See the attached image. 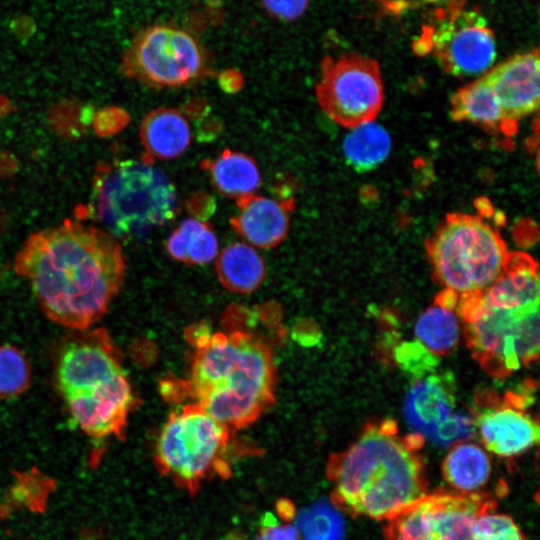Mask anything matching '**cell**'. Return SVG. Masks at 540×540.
Returning <instances> with one entry per match:
<instances>
[{
  "mask_svg": "<svg viewBox=\"0 0 540 540\" xmlns=\"http://www.w3.org/2000/svg\"><path fill=\"white\" fill-rule=\"evenodd\" d=\"M14 269L51 321L85 331L103 317L119 292L125 259L109 232L66 219L28 236Z\"/></svg>",
  "mask_w": 540,
  "mask_h": 540,
  "instance_id": "6da1fadb",
  "label": "cell"
},
{
  "mask_svg": "<svg viewBox=\"0 0 540 540\" xmlns=\"http://www.w3.org/2000/svg\"><path fill=\"white\" fill-rule=\"evenodd\" d=\"M424 437L400 434L397 423H368L345 450L331 455V503L351 516L389 520L427 493Z\"/></svg>",
  "mask_w": 540,
  "mask_h": 540,
  "instance_id": "7a4b0ae2",
  "label": "cell"
},
{
  "mask_svg": "<svg viewBox=\"0 0 540 540\" xmlns=\"http://www.w3.org/2000/svg\"><path fill=\"white\" fill-rule=\"evenodd\" d=\"M196 351L186 380L174 388L229 429L244 428L274 402L275 363L268 341L256 332L232 329L190 332Z\"/></svg>",
  "mask_w": 540,
  "mask_h": 540,
  "instance_id": "3957f363",
  "label": "cell"
},
{
  "mask_svg": "<svg viewBox=\"0 0 540 540\" xmlns=\"http://www.w3.org/2000/svg\"><path fill=\"white\" fill-rule=\"evenodd\" d=\"M152 163L143 158L100 165L87 213L118 236H142L171 221L178 209L177 190Z\"/></svg>",
  "mask_w": 540,
  "mask_h": 540,
  "instance_id": "277c9868",
  "label": "cell"
},
{
  "mask_svg": "<svg viewBox=\"0 0 540 540\" xmlns=\"http://www.w3.org/2000/svg\"><path fill=\"white\" fill-rule=\"evenodd\" d=\"M436 280L458 300L477 296L502 274L511 252L484 217L448 214L426 242Z\"/></svg>",
  "mask_w": 540,
  "mask_h": 540,
  "instance_id": "5b68a950",
  "label": "cell"
},
{
  "mask_svg": "<svg viewBox=\"0 0 540 540\" xmlns=\"http://www.w3.org/2000/svg\"><path fill=\"white\" fill-rule=\"evenodd\" d=\"M232 430L195 403L172 412L158 433L154 460L160 473L195 494L215 477L231 475Z\"/></svg>",
  "mask_w": 540,
  "mask_h": 540,
  "instance_id": "8992f818",
  "label": "cell"
},
{
  "mask_svg": "<svg viewBox=\"0 0 540 540\" xmlns=\"http://www.w3.org/2000/svg\"><path fill=\"white\" fill-rule=\"evenodd\" d=\"M465 339L474 358L490 375L505 377L539 355V303L491 306L476 296L458 300Z\"/></svg>",
  "mask_w": 540,
  "mask_h": 540,
  "instance_id": "52a82bcc",
  "label": "cell"
},
{
  "mask_svg": "<svg viewBox=\"0 0 540 540\" xmlns=\"http://www.w3.org/2000/svg\"><path fill=\"white\" fill-rule=\"evenodd\" d=\"M121 70L153 89L187 87L214 74L199 41L182 28L164 24L149 26L132 39Z\"/></svg>",
  "mask_w": 540,
  "mask_h": 540,
  "instance_id": "ba28073f",
  "label": "cell"
},
{
  "mask_svg": "<svg viewBox=\"0 0 540 540\" xmlns=\"http://www.w3.org/2000/svg\"><path fill=\"white\" fill-rule=\"evenodd\" d=\"M315 87L324 113L344 128L374 121L384 101V85L378 63L360 54L325 57Z\"/></svg>",
  "mask_w": 540,
  "mask_h": 540,
  "instance_id": "9c48e42d",
  "label": "cell"
},
{
  "mask_svg": "<svg viewBox=\"0 0 540 540\" xmlns=\"http://www.w3.org/2000/svg\"><path fill=\"white\" fill-rule=\"evenodd\" d=\"M486 493H426L387 520L385 540H471L474 521L494 510Z\"/></svg>",
  "mask_w": 540,
  "mask_h": 540,
  "instance_id": "30bf717a",
  "label": "cell"
},
{
  "mask_svg": "<svg viewBox=\"0 0 540 540\" xmlns=\"http://www.w3.org/2000/svg\"><path fill=\"white\" fill-rule=\"evenodd\" d=\"M437 28H428L414 49L432 54L443 70L453 76H481L496 59L493 31L475 11L455 10Z\"/></svg>",
  "mask_w": 540,
  "mask_h": 540,
  "instance_id": "8fae6325",
  "label": "cell"
},
{
  "mask_svg": "<svg viewBox=\"0 0 540 540\" xmlns=\"http://www.w3.org/2000/svg\"><path fill=\"white\" fill-rule=\"evenodd\" d=\"M531 386L509 391L502 398L484 392L472 412L475 434L487 451L502 457L518 456L539 441V425L527 408L532 403Z\"/></svg>",
  "mask_w": 540,
  "mask_h": 540,
  "instance_id": "7c38bea8",
  "label": "cell"
},
{
  "mask_svg": "<svg viewBox=\"0 0 540 540\" xmlns=\"http://www.w3.org/2000/svg\"><path fill=\"white\" fill-rule=\"evenodd\" d=\"M125 372L108 333L95 329L71 339L61 350L57 382L63 398L88 391Z\"/></svg>",
  "mask_w": 540,
  "mask_h": 540,
  "instance_id": "4fadbf2b",
  "label": "cell"
},
{
  "mask_svg": "<svg viewBox=\"0 0 540 540\" xmlns=\"http://www.w3.org/2000/svg\"><path fill=\"white\" fill-rule=\"evenodd\" d=\"M73 423L94 440L123 439L136 397L126 371L88 391L65 398Z\"/></svg>",
  "mask_w": 540,
  "mask_h": 540,
  "instance_id": "5bb4252c",
  "label": "cell"
},
{
  "mask_svg": "<svg viewBox=\"0 0 540 540\" xmlns=\"http://www.w3.org/2000/svg\"><path fill=\"white\" fill-rule=\"evenodd\" d=\"M539 52L514 55L481 77L506 120L515 128L539 106Z\"/></svg>",
  "mask_w": 540,
  "mask_h": 540,
  "instance_id": "9a60e30c",
  "label": "cell"
},
{
  "mask_svg": "<svg viewBox=\"0 0 540 540\" xmlns=\"http://www.w3.org/2000/svg\"><path fill=\"white\" fill-rule=\"evenodd\" d=\"M237 213L230 218L233 230L251 246L273 248L287 237L294 200H275L249 194L236 199Z\"/></svg>",
  "mask_w": 540,
  "mask_h": 540,
  "instance_id": "2e32d148",
  "label": "cell"
},
{
  "mask_svg": "<svg viewBox=\"0 0 540 540\" xmlns=\"http://www.w3.org/2000/svg\"><path fill=\"white\" fill-rule=\"evenodd\" d=\"M455 412L451 385L442 376L431 375L413 383L404 401V416L415 433L431 435Z\"/></svg>",
  "mask_w": 540,
  "mask_h": 540,
  "instance_id": "e0dca14e",
  "label": "cell"
},
{
  "mask_svg": "<svg viewBox=\"0 0 540 540\" xmlns=\"http://www.w3.org/2000/svg\"><path fill=\"white\" fill-rule=\"evenodd\" d=\"M140 140L145 159L169 160L181 156L191 143V129L184 114L175 108L151 110L142 120Z\"/></svg>",
  "mask_w": 540,
  "mask_h": 540,
  "instance_id": "ac0fdd59",
  "label": "cell"
},
{
  "mask_svg": "<svg viewBox=\"0 0 540 540\" xmlns=\"http://www.w3.org/2000/svg\"><path fill=\"white\" fill-rule=\"evenodd\" d=\"M451 115L455 121L475 124L488 132L506 137L517 131L504 117L481 76L454 93Z\"/></svg>",
  "mask_w": 540,
  "mask_h": 540,
  "instance_id": "d6986e66",
  "label": "cell"
},
{
  "mask_svg": "<svg viewBox=\"0 0 540 540\" xmlns=\"http://www.w3.org/2000/svg\"><path fill=\"white\" fill-rule=\"evenodd\" d=\"M442 475L453 491L462 494L483 493L489 482L492 464L481 446L460 441L448 451L442 462Z\"/></svg>",
  "mask_w": 540,
  "mask_h": 540,
  "instance_id": "ffe728a7",
  "label": "cell"
},
{
  "mask_svg": "<svg viewBox=\"0 0 540 540\" xmlns=\"http://www.w3.org/2000/svg\"><path fill=\"white\" fill-rule=\"evenodd\" d=\"M215 189L222 195L238 199L254 194L261 185V175L256 161L247 154L224 150L213 160L201 163Z\"/></svg>",
  "mask_w": 540,
  "mask_h": 540,
  "instance_id": "44dd1931",
  "label": "cell"
},
{
  "mask_svg": "<svg viewBox=\"0 0 540 540\" xmlns=\"http://www.w3.org/2000/svg\"><path fill=\"white\" fill-rule=\"evenodd\" d=\"M216 271L220 282L227 289L249 293L260 286L266 268L263 258L251 245L232 243L218 256Z\"/></svg>",
  "mask_w": 540,
  "mask_h": 540,
  "instance_id": "7402d4cb",
  "label": "cell"
},
{
  "mask_svg": "<svg viewBox=\"0 0 540 540\" xmlns=\"http://www.w3.org/2000/svg\"><path fill=\"white\" fill-rule=\"evenodd\" d=\"M166 250L177 261L207 264L218 254V240L212 226L195 218L185 219L166 241Z\"/></svg>",
  "mask_w": 540,
  "mask_h": 540,
  "instance_id": "603a6c76",
  "label": "cell"
},
{
  "mask_svg": "<svg viewBox=\"0 0 540 540\" xmlns=\"http://www.w3.org/2000/svg\"><path fill=\"white\" fill-rule=\"evenodd\" d=\"M415 335L430 353L443 355L452 351L459 340L456 310L435 301L418 318Z\"/></svg>",
  "mask_w": 540,
  "mask_h": 540,
  "instance_id": "cb8c5ba5",
  "label": "cell"
},
{
  "mask_svg": "<svg viewBox=\"0 0 540 540\" xmlns=\"http://www.w3.org/2000/svg\"><path fill=\"white\" fill-rule=\"evenodd\" d=\"M390 148L389 134L373 121L352 128L343 145L348 163L358 171H368L382 163Z\"/></svg>",
  "mask_w": 540,
  "mask_h": 540,
  "instance_id": "d4e9b609",
  "label": "cell"
},
{
  "mask_svg": "<svg viewBox=\"0 0 540 540\" xmlns=\"http://www.w3.org/2000/svg\"><path fill=\"white\" fill-rule=\"evenodd\" d=\"M301 540H343L344 521L331 503L318 502L302 510L296 520Z\"/></svg>",
  "mask_w": 540,
  "mask_h": 540,
  "instance_id": "484cf974",
  "label": "cell"
},
{
  "mask_svg": "<svg viewBox=\"0 0 540 540\" xmlns=\"http://www.w3.org/2000/svg\"><path fill=\"white\" fill-rule=\"evenodd\" d=\"M32 369L26 354L11 344L0 345V398L24 393L31 382Z\"/></svg>",
  "mask_w": 540,
  "mask_h": 540,
  "instance_id": "4316f807",
  "label": "cell"
},
{
  "mask_svg": "<svg viewBox=\"0 0 540 540\" xmlns=\"http://www.w3.org/2000/svg\"><path fill=\"white\" fill-rule=\"evenodd\" d=\"M16 483L10 489L9 500L16 506H26L33 511L42 510L49 492L54 486L51 478L38 470L18 473Z\"/></svg>",
  "mask_w": 540,
  "mask_h": 540,
  "instance_id": "83f0119b",
  "label": "cell"
},
{
  "mask_svg": "<svg viewBox=\"0 0 540 540\" xmlns=\"http://www.w3.org/2000/svg\"><path fill=\"white\" fill-rule=\"evenodd\" d=\"M471 540H525L514 520L505 514L487 511L474 521Z\"/></svg>",
  "mask_w": 540,
  "mask_h": 540,
  "instance_id": "f1b7e54d",
  "label": "cell"
},
{
  "mask_svg": "<svg viewBox=\"0 0 540 540\" xmlns=\"http://www.w3.org/2000/svg\"><path fill=\"white\" fill-rule=\"evenodd\" d=\"M268 14L282 21H294L307 10L309 0H260Z\"/></svg>",
  "mask_w": 540,
  "mask_h": 540,
  "instance_id": "f546056e",
  "label": "cell"
},
{
  "mask_svg": "<svg viewBox=\"0 0 540 540\" xmlns=\"http://www.w3.org/2000/svg\"><path fill=\"white\" fill-rule=\"evenodd\" d=\"M256 540H301V538L295 525L268 520Z\"/></svg>",
  "mask_w": 540,
  "mask_h": 540,
  "instance_id": "4dcf8cb0",
  "label": "cell"
}]
</instances>
